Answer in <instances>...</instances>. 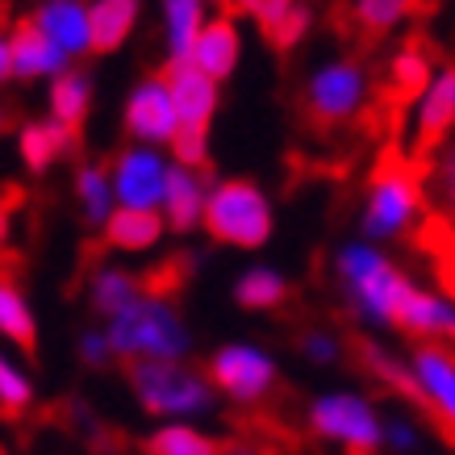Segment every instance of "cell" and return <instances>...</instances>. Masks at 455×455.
<instances>
[{"instance_id":"6da1fadb","label":"cell","mask_w":455,"mask_h":455,"mask_svg":"<svg viewBox=\"0 0 455 455\" xmlns=\"http://www.w3.org/2000/svg\"><path fill=\"white\" fill-rule=\"evenodd\" d=\"M334 284L343 292V305L363 322V326H380V331H397L401 305L414 292L418 280L385 255V247H372L363 238H347L339 243L331 259Z\"/></svg>"},{"instance_id":"7a4b0ae2","label":"cell","mask_w":455,"mask_h":455,"mask_svg":"<svg viewBox=\"0 0 455 455\" xmlns=\"http://www.w3.org/2000/svg\"><path fill=\"white\" fill-rule=\"evenodd\" d=\"M113 359L125 363H184L193 351V331L180 314V305L164 292L147 289L125 314L109 317L105 326Z\"/></svg>"},{"instance_id":"3957f363","label":"cell","mask_w":455,"mask_h":455,"mask_svg":"<svg viewBox=\"0 0 455 455\" xmlns=\"http://www.w3.org/2000/svg\"><path fill=\"white\" fill-rule=\"evenodd\" d=\"M422 213H427L422 172L410 159H385L368 180V196L359 209V238L372 247L393 243V238L410 235Z\"/></svg>"},{"instance_id":"277c9868","label":"cell","mask_w":455,"mask_h":455,"mask_svg":"<svg viewBox=\"0 0 455 455\" xmlns=\"http://www.w3.org/2000/svg\"><path fill=\"white\" fill-rule=\"evenodd\" d=\"M201 226L221 247L259 251L276 235V205L255 180H209Z\"/></svg>"},{"instance_id":"5b68a950","label":"cell","mask_w":455,"mask_h":455,"mask_svg":"<svg viewBox=\"0 0 455 455\" xmlns=\"http://www.w3.org/2000/svg\"><path fill=\"white\" fill-rule=\"evenodd\" d=\"M130 388L139 405L159 422H196L218 410V393L188 363H130Z\"/></svg>"},{"instance_id":"8992f818","label":"cell","mask_w":455,"mask_h":455,"mask_svg":"<svg viewBox=\"0 0 455 455\" xmlns=\"http://www.w3.org/2000/svg\"><path fill=\"white\" fill-rule=\"evenodd\" d=\"M380 427H385V414L376 410L372 397H363L355 388H331L309 401V430L317 439L347 447L351 455L380 451Z\"/></svg>"},{"instance_id":"52a82bcc","label":"cell","mask_w":455,"mask_h":455,"mask_svg":"<svg viewBox=\"0 0 455 455\" xmlns=\"http://www.w3.org/2000/svg\"><path fill=\"white\" fill-rule=\"evenodd\" d=\"M372 100V76L359 59H326L305 76V113L317 125H343L355 122Z\"/></svg>"},{"instance_id":"ba28073f","label":"cell","mask_w":455,"mask_h":455,"mask_svg":"<svg viewBox=\"0 0 455 455\" xmlns=\"http://www.w3.org/2000/svg\"><path fill=\"white\" fill-rule=\"evenodd\" d=\"M276 355L263 351L259 343H226L209 355L205 380L213 385V393L238 401V405H255L276 388Z\"/></svg>"},{"instance_id":"9c48e42d","label":"cell","mask_w":455,"mask_h":455,"mask_svg":"<svg viewBox=\"0 0 455 455\" xmlns=\"http://www.w3.org/2000/svg\"><path fill=\"white\" fill-rule=\"evenodd\" d=\"M109 172V188H113V205L117 209H155L159 213V196H164L167 172H172V159L167 151H155V147H122L113 155Z\"/></svg>"},{"instance_id":"30bf717a","label":"cell","mask_w":455,"mask_h":455,"mask_svg":"<svg viewBox=\"0 0 455 455\" xmlns=\"http://www.w3.org/2000/svg\"><path fill=\"white\" fill-rule=\"evenodd\" d=\"M455 134V63H439L427 88L410 100V151L430 159Z\"/></svg>"},{"instance_id":"8fae6325","label":"cell","mask_w":455,"mask_h":455,"mask_svg":"<svg viewBox=\"0 0 455 455\" xmlns=\"http://www.w3.org/2000/svg\"><path fill=\"white\" fill-rule=\"evenodd\" d=\"M122 125L134 147H155V151H167V142L176 139V109H172V97H167V80L164 76H142L130 92H125L122 105Z\"/></svg>"},{"instance_id":"7c38bea8","label":"cell","mask_w":455,"mask_h":455,"mask_svg":"<svg viewBox=\"0 0 455 455\" xmlns=\"http://www.w3.org/2000/svg\"><path fill=\"white\" fill-rule=\"evenodd\" d=\"M410 376H414V401L427 405L447 430H455V351L451 347L418 343L410 355Z\"/></svg>"},{"instance_id":"4fadbf2b","label":"cell","mask_w":455,"mask_h":455,"mask_svg":"<svg viewBox=\"0 0 455 455\" xmlns=\"http://www.w3.org/2000/svg\"><path fill=\"white\" fill-rule=\"evenodd\" d=\"M29 26L38 29L42 38L51 42L68 63L92 55L88 0H34V9H29Z\"/></svg>"},{"instance_id":"5bb4252c","label":"cell","mask_w":455,"mask_h":455,"mask_svg":"<svg viewBox=\"0 0 455 455\" xmlns=\"http://www.w3.org/2000/svg\"><path fill=\"white\" fill-rule=\"evenodd\" d=\"M164 80H167L172 109H176V122L184 130H209L221 105V84L201 76L193 63H167Z\"/></svg>"},{"instance_id":"9a60e30c","label":"cell","mask_w":455,"mask_h":455,"mask_svg":"<svg viewBox=\"0 0 455 455\" xmlns=\"http://www.w3.org/2000/svg\"><path fill=\"white\" fill-rule=\"evenodd\" d=\"M397 331L414 334V339H422L430 347H451L455 351V297L443 289L414 284V292L401 305Z\"/></svg>"},{"instance_id":"2e32d148","label":"cell","mask_w":455,"mask_h":455,"mask_svg":"<svg viewBox=\"0 0 455 455\" xmlns=\"http://www.w3.org/2000/svg\"><path fill=\"white\" fill-rule=\"evenodd\" d=\"M188 63H193L201 76H209L213 84L230 80L243 63V26L238 17L221 13V17H209L205 29L196 34L193 51H188Z\"/></svg>"},{"instance_id":"e0dca14e","label":"cell","mask_w":455,"mask_h":455,"mask_svg":"<svg viewBox=\"0 0 455 455\" xmlns=\"http://www.w3.org/2000/svg\"><path fill=\"white\" fill-rule=\"evenodd\" d=\"M205 193H209L205 172L172 164L164 196H159V218H164V226L172 235H188V230L201 226V218H205Z\"/></svg>"},{"instance_id":"ac0fdd59","label":"cell","mask_w":455,"mask_h":455,"mask_svg":"<svg viewBox=\"0 0 455 455\" xmlns=\"http://www.w3.org/2000/svg\"><path fill=\"white\" fill-rule=\"evenodd\" d=\"M9 38V68H13V80H55L59 71H68L76 68V63H68V59L59 55L51 42L42 38L38 29L29 26V17H21V21H13V29L4 34Z\"/></svg>"},{"instance_id":"d6986e66","label":"cell","mask_w":455,"mask_h":455,"mask_svg":"<svg viewBox=\"0 0 455 455\" xmlns=\"http://www.w3.org/2000/svg\"><path fill=\"white\" fill-rule=\"evenodd\" d=\"M17 155H21L29 176H46L68 155H76V130L51 122V117H34L17 130Z\"/></svg>"},{"instance_id":"ffe728a7","label":"cell","mask_w":455,"mask_h":455,"mask_svg":"<svg viewBox=\"0 0 455 455\" xmlns=\"http://www.w3.org/2000/svg\"><path fill=\"white\" fill-rule=\"evenodd\" d=\"M142 21V0H88V29L92 55H113L134 38Z\"/></svg>"},{"instance_id":"44dd1931","label":"cell","mask_w":455,"mask_h":455,"mask_svg":"<svg viewBox=\"0 0 455 455\" xmlns=\"http://www.w3.org/2000/svg\"><path fill=\"white\" fill-rule=\"evenodd\" d=\"M92 100H97V84L84 68H68L59 71L51 88H46V117L68 130H80L92 113Z\"/></svg>"},{"instance_id":"7402d4cb","label":"cell","mask_w":455,"mask_h":455,"mask_svg":"<svg viewBox=\"0 0 455 455\" xmlns=\"http://www.w3.org/2000/svg\"><path fill=\"white\" fill-rule=\"evenodd\" d=\"M142 292H147V280H142L139 272L122 267V263H100V267H92V276H88V305H92L105 322L125 314Z\"/></svg>"},{"instance_id":"603a6c76","label":"cell","mask_w":455,"mask_h":455,"mask_svg":"<svg viewBox=\"0 0 455 455\" xmlns=\"http://www.w3.org/2000/svg\"><path fill=\"white\" fill-rule=\"evenodd\" d=\"M105 230V243L122 255H147L164 243L167 226L155 209H113L109 221L100 226Z\"/></svg>"},{"instance_id":"cb8c5ba5","label":"cell","mask_w":455,"mask_h":455,"mask_svg":"<svg viewBox=\"0 0 455 455\" xmlns=\"http://www.w3.org/2000/svg\"><path fill=\"white\" fill-rule=\"evenodd\" d=\"M159 21H164L167 63H188L196 34L209 21V0H159Z\"/></svg>"},{"instance_id":"d4e9b609","label":"cell","mask_w":455,"mask_h":455,"mask_svg":"<svg viewBox=\"0 0 455 455\" xmlns=\"http://www.w3.org/2000/svg\"><path fill=\"white\" fill-rule=\"evenodd\" d=\"M0 339L21 351L38 347V314H34L26 289L9 276H0Z\"/></svg>"},{"instance_id":"484cf974","label":"cell","mask_w":455,"mask_h":455,"mask_svg":"<svg viewBox=\"0 0 455 455\" xmlns=\"http://www.w3.org/2000/svg\"><path fill=\"white\" fill-rule=\"evenodd\" d=\"M289 276L272 267V263H251L243 267V276L235 280V301L243 309H255V314H267V309H276V305L289 301Z\"/></svg>"},{"instance_id":"4316f807","label":"cell","mask_w":455,"mask_h":455,"mask_svg":"<svg viewBox=\"0 0 455 455\" xmlns=\"http://www.w3.org/2000/svg\"><path fill=\"white\" fill-rule=\"evenodd\" d=\"M435 76V59L427 55V46L422 42H410V46H401L393 63H388V92L397 100H414L427 80Z\"/></svg>"},{"instance_id":"83f0119b","label":"cell","mask_w":455,"mask_h":455,"mask_svg":"<svg viewBox=\"0 0 455 455\" xmlns=\"http://www.w3.org/2000/svg\"><path fill=\"white\" fill-rule=\"evenodd\" d=\"M76 205H80V218L88 226H105L113 205V188H109V172L100 164H80L76 167Z\"/></svg>"},{"instance_id":"f1b7e54d","label":"cell","mask_w":455,"mask_h":455,"mask_svg":"<svg viewBox=\"0 0 455 455\" xmlns=\"http://www.w3.org/2000/svg\"><path fill=\"white\" fill-rule=\"evenodd\" d=\"M147 451L151 455H221L218 443L209 439L201 427H193V422H164L147 439Z\"/></svg>"},{"instance_id":"f546056e","label":"cell","mask_w":455,"mask_h":455,"mask_svg":"<svg viewBox=\"0 0 455 455\" xmlns=\"http://www.w3.org/2000/svg\"><path fill=\"white\" fill-rule=\"evenodd\" d=\"M418 13L414 0H351V17L363 34H393Z\"/></svg>"},{"instance_id":"4dcf8cb0","label":"cell","mask_w":455,"mask_h":455,"mask_svg":"<svg viewBox=\"0 0 455 455\" xmlns=\"http://www.w3.org/2000/svg\"><path fill=\"white\" fill-rule=\"evenodd\" d=\"M422 188L435 196L439 213L455 226V134L443 142L439 151L430 155V167H427V176H422Z\"/></svg>"},{"instance_id":"1f68e13d","label":"cell","mask_w":455,"mask_h":455,"mask_svg":"<svg viewBox=\"0 0 455 455\" xmlns=\"http://www.w3.org/2000/svg\"><path fill=\"white\" fill-rule=\"evenodd\" d=\"M363 368L385 388L405 393V397L414 401V376H410V363H405L401 351H393V347H385V343H363Z\"/></svg>"},{"instance_id":"d6a6232c","label":"cell","mask_w":455,"mask_h":455,"mask_svg":"<svg viewBox=\"0 0 455 455\" xmlns=\"http://www.w3.org/2000/svg\"><path fill=\"white\" fill-rule=\"evenodd\" d=\"M29 401H34V380H29V372L9 351H0V410H4V414H21V410H29Z\"/></svg>"},{"instance_id":"836d02e7","label":"cell","mask_w":455,"mask_h":455,"mask_svg":"<svg viewBox=\"0 0 455 455\" xmlns=\"http://www.w3.org/2000/svg\"><path fill=\"white\" fill-rule=\"evenodd\" d=\"M167 159H172L176 167L205 172V164H209V130H184V125H180L176 139L167 142Z\"/></svg>"},{"instance_id":"e575fe53","label":"cell","mask_w":455,"mask_h":455,"mask_svg":"<svg viewBox=\"0 0 455 455\" xmlns=\"http://www.w3.org/2000/svg\"><path fill=\"white\" fill-rule=\"evenodd\" d=\"M380 447L393 455H414L422 447V430L410 414H388L385 427H380Z\"/></svg>"},{"instance_id":"d590c367","label":"cell","mask_w":455,"mask_h":455,"mask_svg":"<svg viewBox=\"0 0 455 455\" xmlns=\"http://www.w3.org/2000/svg\"><path fill=\"white\" fill-rule=\"evenodd\" d=\"M309 26H314V9H309V4H297V9H289V13L280 17L276 26L267 29V38L276 42L280 51H292V46H301V38L305 34H309Z\"/></svg>"},{"instance_id":"8d00e7d4","label":"cell","mask_w":455,"mask_h":455,"mask_svg":"<svg viewBox=\"0 0 455 455\" xmlns=\"http://www.w3.org/2000/svg\"><path fill=\"white\" fill-rule=\"evenodd\" d=\"M301 355L309 359V363H317V368H331V363H339V355H343V339L334 331L314 326V331L301 334Z\"/></svg>"},{"instance_id":"74e56055","label":"cell","mask_w":455,"mask_h":455,"mask_svg":"<svg viewBox=\"0 0 455 455\" xmlns=\"http://www.w3.org/2000/svg\"><path fill=\"white\" fill-rule=\"evenodd\" d=\"M238 9V17H247V21H255V26L272 29L280 21V17L289 13V9H297L301 0H230Z\"/></svg>"},{"instance_id":"f35d334b","label":"cell","mask_w":455,"mask_h":455,"mask_svg":"<svg viewBox=\"0 0 455 455\" xmlns=\"http://www.w3.org/2000/svg\"><path fill=\"white\" fill-rule=\"evenodd\" d=\"M76 355H80L84 368H109V363H113V351H109V339H105V331H100V326L84 331L80 339H76Z\"/></svg>"},{"instance_id":"ab89813d","label":"cell","mask_w":455,"mask_h":455,"mask_svg":"<svg viewBox=\"0 0 455 455\" xmlns=\"http://www.w3.org/2000/svg\"><path fill=\"white\" fill-rule=\"evenodd\" d=\"M9 235H13V209H9V201H0V247L9 243Z\"/></svg>"},{"instance_id":"60d3db41","label":"cell","mask_w":455,"mask_h":455,"mask_svg":"<svg viewBox=\"0 0 455 455\" xmlns=\"http://www.w3.org/2000/svg\"><path fill=\"white\" fill-rule=\"evenodd\" d=\"M13 80V68H9V38L0 34V84Z\"/></svg>"},{"instance_id":"b9f144b4","label":"cell","mask_w":455,"mask_h":455,"mask_svg":"<svg viewBox=\"0 0 455 455\" xmlns=\"http://www.w3.org/2000/svg\"><path fill=\"white\" fill-rule=\"evenodd\" d=\"M4 125H9V109H4V100H0V134H4Z\"/></svg>"},{"instance_id":"7bdbcfd3","label":"cell","mask_w":455,"mask_h":455,"mask_svg":"<svg viewBox=\"0 0 455 455\" xmlns=\"http://www.w3.org/2000/svg\"><path fill=\"white\" fill-rule=\"evenodd\" d=\"M414 4H418V9H422V4H430V0H414Z\"/></svg>"},{"instance_id":"ee69618b","label":"cell","mask_w":455,"mask_h":455,"mask_svg":"<svg viewBox=\"0 0 455 455\" xmlns=\"http://www.w3.org/2000/svg\"><path fill=\"white\" fill-rule=\"evenodd\" d=\"M218 4H230V0H218Z\"/></svg>"}]
</instances>
